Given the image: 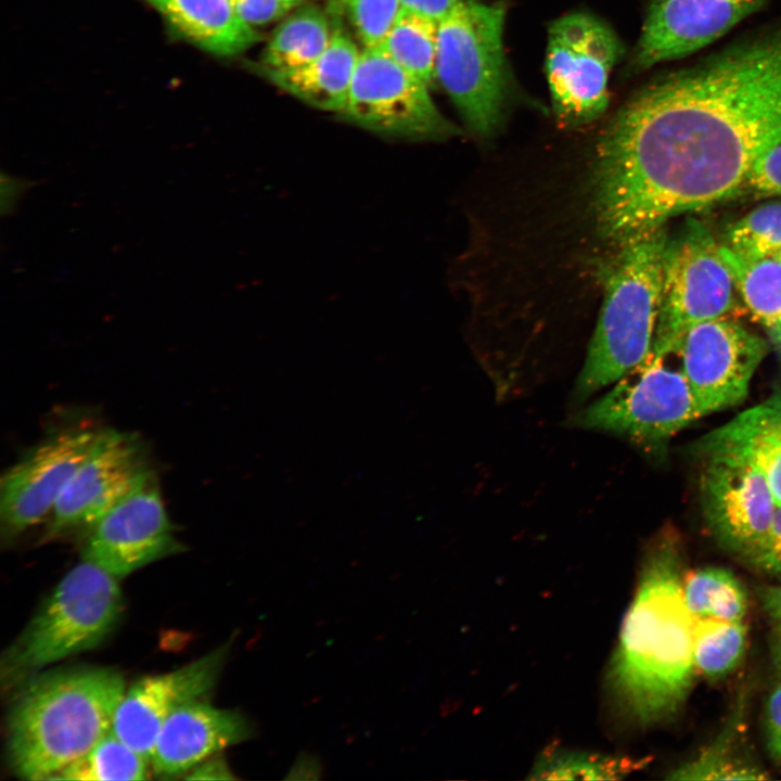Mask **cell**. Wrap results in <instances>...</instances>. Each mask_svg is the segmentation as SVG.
<instances>
[{
  "instance_id": "6da1fadb",
  "label": "cell",
  "mask_w": 781,
  "mask_h": 781,
  "mask_svg": "<svg viewBox=\"0 0 781 781\" xmlns=\"http://www.w3.org/2000/svg\"><path fill=\"white\" fill-rule=\"evenodd\" d=\"M670 175L706 195L739 190L781 144V18L635 94Z\"/></svg>"
},
{
  "instance_id": "7a4b0ae2",
  "label": "cell",
  "mask_w": 781,
  "mask_h": 781,
  "mask_svg": "<svg viewBox=\"0 0 781 781\" xmlns=\"http://www.w3.org/2000/svg\"><path fill=\"white\" fill-rule=\"evenodd\" d=\"M681 564L674 537L664 534L653 541L612 664L613 691L642 725L675 714L693 680L695 618L684 600Z\"/></svg>"
},
{
  "instance_id": "3957f363",
  "label": "cell",
  "mask_w": 781,
  "mask_h": 781,
  "mask_svg": "<svg viewBox=\"0 0 781 781\" xmlns=\"http://www.w3.org/2000/svg\"><path fill=\"white\" fill-rule=\"evenodd\" d=\"M125 690L123 675L106 667H69L30 678L7 717L12 772L52 780L111 730Z\"/></svg>"
},
{
  "instance_id": "277c9868",
  "label": "cell",
  "mask_w": 781,
  "mask_h": 781,
  "mask_svg": "<svg viewBox=\"0 0 781 781\" xmlns=\"http://www.w3.org/2000/svg\"><path fill=\"white\" fill-rule=\"evenodd\" d=\"M669 239L661 228L610 255L601 270L604 298L575 396L585 400L650 356Z\"/></svg>"
},
{
  "instance_id": "5b68a950",
  "label": "cell",
  "mask_w": 781,
  "mask_h": 781,
  "mask_svg": "<svg viewBox=\"0 0 781 781\" xmlns=\"http://www.w3.org/2000/svg\"><path fill=\"white\" fill-rule=\"evenodd\" d=\"M123 607L118 579L81 560L3 653L2 679L17 682L48 665L95 649L117 625Z\"/></svg>"
},
{
  "instance_id": "8992f818",
  "label": "cell",
  "mask_w": 781,
  "mask_h": 781,
  "mask_svg": "<svg viewBox=\"0 0 781 781\" xmlns=\"http://www.w3.org/2000/svg\"><path fill=\"white\" fill-rule=\"evenodd\" d=\"M504 20L501 1L458 0L438 21L436 79L468 127L483 137L500 125L510 92Z\"/></svg>"
},
{
  "instance_id": "52a82bcc",
  "label": "cell",
  "mask_w": 781,
  "mask_h": 781,
  "mask_svg": "<svg viewBox=\"0 0 781 781\" xmlns=\"http://www.w3.org/2000/svg\"><path fill=\"white\" fill-rule=\"evenodd\" d=\"M667 358L650 354L610 392L581 410L576 424L622 436L645 450L660 449L702 418L680 366L669 367Z\"/></svg>"
},
{
  "instance_id": "ba28073f",
  "label": "cell",
  "mask_w": 781,
  "mask_h": 781,
  "mask_svg": "<svg viewBox=\"0 0 781 781\" xmlns=\"http://www.w3.org/2000/svg\"><path fill=\"white\" fill-rule=\"evenodd\" d=\"M735 291L720 245L703 225L691 222L668 243L651 354L657 357L676 355L691 328L727 317L734 309Z\"/></svg>"
},
{
  "instance_id": "9c48e42d",
  "label": "cell",
  "mask_w": 781,
  "mask_h": 781,
  "mask_svg": "<svg viewBox=\"0 0 781 781\" xmlns=\"http://www.w3.org/2000/svg\"><path fill=\"white\" fill-rule=\"evenodd\" d=\"M623 53L614 30L589 13H569L551 24L546 73L553 111L563 125H585L603 114L610 74Z\"/></svg>"
},
{
  "instance_id": "30bf717a",
  "label": "cell",
  "mask_w": 781,
  "mask_h": 781,
  "mask_svg": "<svg viewBox=\"0 0 781 781\" xmlns=\"http://www.w3.org/2000/svg\"><path fill=\"white\" fill-rule=\"evenodd\" d=\"M345 119L374 133L408 140H437L459 128L437 108L428 86L380 47H364L356 65Z\"/></svg>"
},
{
  "instance_id": "8fae6325",
  "label": "cell",
  "mask_w": 781,
  "mask_h": 781,
  "mask_svg": "<svg viewBox=\"0 0 781 781\" xmlns=\"http://www.w3.org/2000/svg\"><path fill=\"white\" fill-rule=\"evenodd\" d=\"M153 471L144 444L135 434L99 431L92 448L61 492L44 538L86 533Z\"/></svg>"
},
{
  "instance_id": "7c38bea8",
  "label": "cell",
  "mask_w": 781,
  "mask_h": 781,
  "mask_svg": "<svg viewBox=\"0 0 781 781\" xmlns=\"http://www.w3.org/2000/svg\"><path fill=\"white\" fill-rule=\"evenodd\" d=\"M767 342L727 317L691 328L676 355L702 417L740 405Z\"/></svg>"
},
{
  "instance_id": "4fadbf2b",
  "label": "cell",
  "mask_w": 781,
  "mask_h": 781,
  "mask_svg": "<svg viewBox=\"0 0 781 781\" xmlns=\"http://www.w3.org/2000/svg\"><path fill=\"white\" fill-rule=\"evenodd\" d=\"M86 534L81 560L98 565L118 580L183 551L154 472Z\"/></svg>"
},
{
  "instance_id": "5bb4252c",
  "label": "cell",
  "mask_w": 781,
  "mask_h": 781,
  "mask_svg": "<svg viewBox=\"0 0 781 781\" xmlns=\"http://www.w3.org/2000/svg\"><path fill=\"white\" fill-rule=\"evenodd\" d=\"M99 431L68 427L28 451L2 476V533L14 537L49 516L67 482L90 452Z\"/></svg>"
},
{
  "instance_id": "9a60e30c",
  "label": "cell",
  "mask_w": 781,
  "mask_h": 781,
  "mask_svg": "<svg viewBox=\"0 0 781 781\" xmlns=\"http://www.w3.org/2000/svg\"><path fill=\"white\" fill-rule=\"evenodd\" d=\"M704 460L700 491L705 522L724 548L747 559L766 537L778 503L751 465L725 454Z\"/></svg>"
},
{
  "instance_id": "2e32d148",
  "label": "cell",
  "mask_w": 781,
  "mask_h": 781,
  "mask_svg": "<svg viewBox=\"0 0 781 781\" xmlns=\"http://www.w3.org/2000/svg\"><path fill=\"white\" fill-rule=\"evenodd\" d=\"M769 0H651L632 67L688 56L729 33Z\"/></svg>"
},
{
  "instance_id": "e0dca14e",
  "label": "cell",
  "mask_w": 781,
  "mask_h": 781,
  "mask_svg": "<svg viewBox=\"0 0 781 781\" xmlns=\"http://www.w3.org/2000/svg\"><path fill=\"white\" fill-rule=\"evenodd\" d=\"M229 649L230 643H225L175 670L138 679L125 690L111 730L150 763L164 721L215 686Z\"/></svg>"
},
{
  "instance_id": "ac0fdd59",
  "label": "cell",
  "mask_w": 781,
  "mask_h": 781,
  "mask_svg": "<svg viewBox=\"0 0 781 781\" xmlns=\"http://www.w3.org/2000/svg\"><path fill=\"white\" fill-rule=\"evenodd\" d=\"M252 734V724L243 714L196 700L164 721L150 764L156 776L176 777Z\"/></svg>"
},
{
  "instance_id": "d6986e66",
  "label": "cell",
  "mask_w": 781,
  "mask_h": 781,
  "mask_svg": "<svg viewBox=\"0 0 781 781\" xmlns=\"http://www.w3.org/2000/svg\"><path fill=\"white\" fill-rule=\"evenodd\" d=\"M699 451L704 457L730 456L751 465L781 505V389L706 434Z\"/></svg>"
},
{
  "instance_id": "ffe728a7",
  "label": "cell",
  "mask_w": 781,
  "mask_h": 781,
  "mask_svg": "<svg viewBox=\"0 0 781 781\" xmlns=\"http://www.w3.org/2000/svg\"><path fill=\"white\" fill-rule=\"evenodd\" d=\"M360 51L341 29L329 47L309 64L285 72H261L279 88L322 111L342 113L346 106Z\"/></svg>"
},
{
  "instance_id": "44dd1931",
  "label": "cell",
  "mask_w": 781,
  "mask_h": 781,
  "mask_svg": "<svg viewBox=\"0 0 781 781\" xmlns=\"http://www.w3.org/2000/svg\"><path fill=\"white\" fill-rule=\"evenodd\" d=\"M183 36L217 55L240 53L260 37L235 12L231 0H148Z\"/></svg>"
},
{
  "instance_id": "7402d4cb",
  "label": "cell",
  "mask_w": 781,
  "mask_h": 781,
  "mask_svg": "<svg viewBox=\"0 0 781 781\" xmlns=\"http://www.w3.org/2000/svg\"><path fill=\"white\" fill-rule=\"evenodd\" d=\"M720 253L748 312L764 328L781 360V261L773 257L750 260L728 246Z\"/></svg>"
},
{
  "instance_id": "603a6c76",
  "label": "cell",
  "mask_w": 781,
  "mask_h": 781,
  "mask_svg": "<svg viewBox=\"0 0 781 781\" xmlns=\"http://www.w3.org/2000/svg\"><path fill=\"white\" fill-rule=\"evenodd\" d=\"M333 31L319 8L307 5L295 11L273 31L259 69L285 72L309 64L329 47Z\"/></svg>"
},
{
  "instance_id": "cb8c5ba5",
  "label": "cell",
  "mask_w": 781,
  "mask_h": 781,
  "mask_svg": "<svg viewBox=\"0 0 781 781\" xmlns=\"http://www.w3.org/2000/svg\"><path fill=\"white\" fill-rule=\"evenodd\" d=\"M437 29V21L401 8L377 47L430 86L436 79Z\"/></svg>"
},
{
  "instance_id": "d4e9b609",
  "label": "cell",
  "mask_w": 781,
  "mask_h": 781,
  "mask_svg": "<svg viewBox=\"0 0 781 781\" xmlns=\"http://www.w3.org/2000/svg\"><path fill=\"white\" fill-rule=\"evenodd\" d=\"M687 606L695 619L740 622L747 607L746 592L734 574L722 567H704L684 576Z\"/></svg>"
},
{
  "instance_id": "484cf974",
  "label": "cell",
  "mask_w": 781,
  "mask_h": 781,
  "mask_svg": "<svg viewBox=\"0 0 781 781\" xmlns=\"http://www.w3.org/2000/svg\"><path fill=\"white\" fill-rule=\"evenodd\" d=\"M146 764H150L146 758L110 730L52 780H145Z\"/></svg>"
},
{
  "instance_id": "4316f807",
  "label": "cell",
  "mask_w": 781,
  "mask_h": 781,
  "mask_svg": "<svg viewBox=\"0 0 781 781\" xmlns=\"http://www.w3.org/2000/svg\"><path fill=\"white\" fill-rule=\"evenodd\" d=\"M746 629L742 620L695 619L693 658L695 668L709 678L732 670L743 656Z\"/></svg>"
},
{
  "instance_id": "83f0119b",
  "label": "cell",
  "mask_w": 781,
  "mask_h": 781,
  "mask_svg": "<svg viewBox=\"0 0 781 781\" xmlns=\"http://www.w3.org/2000/svg\"><path fill=\"white\" fill-rule=\"evenodd\" d=\"M627 758L599 753L554 748L543 753L532 769L530 779L617 780L635 769Z\"/></svg>"
},
{
  "instance_id": "f1b7e54d",
  "label": "cell",
  "mask_w": 781,
  "mask_h": 781,
  "mask_svg": "<svg viewBox=\"0 0 781 781\" xmlns=\"http://www.w3.org/2000/svg\"><path fill=\"white\" fill-rule=\"evenodd\" d=\"M727 239L726 246L745 259L773 257L781 251V203L753 209L729 228Z\"/></svg>"
},
{
  "instance_id": "f546056e",
  "label": "cell",
  "mask_w": 781,
  "mask_h": 781,
  "mask_svg": "<svg viewBox=\"0 0 781 781\" xmlns=\"http://www.w3.org/2000/svg\"><path fill=\"white\" fill-rule=\"evenodd\" d=\"M732 729L727 728L721 735L706 747L693 760L678 767L669 779L677 780H752L765 776L753 766L733 757L731 750Z\"/></svg>"
},
{
  "instance_id": "4dcf8cb0",
  "label": "cell",
  "mask_w": 781,
  "mask_h": 781,
  "mask_svg": "<svg viewBox=\"0 0 781 781\" xmlns=\"http://www.w3.org/2000/svg\"><path fill=\"white\" fill-rule=\"evenodd\" d=\"M364 47L386 36L402 5L401 0H338Z\"/></svg>"
},
{
  "instance_id": "1f68e13d",
  "label": "cell",
  "mask_w": 781,
  "mask_h": 781,
  "mask_svg": "<svg viewBox=\"0 0 781 781\" xmlns=\"http://www.w3.org/2000/svg\"><path fill=\"white\" fill-rule=\"evenodd\" d=\"M744 185L758 196H781V144L753 165Z\"/></svg>"
},
{
  "instance_id": "d6a6232c",
  "label": "cell",
  "mask_w": 781,
  "mask_h": 781,
  "mask_svg": "<svg viewBox=\"0 0 781 781\" xmlns=\"http://www.w3.org/2000/svg\"><path fill=\"white\" fill-rule=\"evenodd\" d=\"M747 561L766 573L781 577V505L777 507L766 537Z\"/></svg>"
},
{
  "instance_id": "836d02e7",
  "label": "cell",
  "mask_w": 781,
  "mask_h": 781,
  "mask_svg": "<svg viewBox=\"0 0 781 781\" xmlns=\"http://www.w3.org/2000/svg\"><path fill=\"white\" fill-rule=\"evenodd\" d=\"M238 15L249 26L271 23L291 8L285 0H231Z\"/></svg>"
},
{
  "instance_id": "e575fe53",
  "label": "cell",
  "mask_w": 781,
  "mask_h": 781,
  "mask_svg": "<svg viewBox=\"0 0 781 781\" xmlns=\"http://www.w3.org/2000/svg\"><path fill=\"white\" fill-rule=\"evenodd\" d=\"M37 182L22 176H15L10 172H1V216L10 217L14 215L25 194H27Z\"/></svg>"
},
{
  "instance_id": "d590c367",
  "label": "cell",
  "mask_w": 781,
  "mask_h": 781,
  "mask_svg": "<svg viewBox=\"0 0 781 781\" xmlns=\"http://www.w3.org/2000/svg\"><path fill=\"white\" fill-rule=\"evenodd\" d=\"M767 746L777 759H781V683L769 694L766 704Z\"/></svg>"
},
{
  "instance_id": "8d00e7d4",
  "label": "cell",
  "mask_w": 781,
  "mask_h": 781,
  "mask_svg": "<svg viewBox=\"0 0 781 781\" xmlns=\"http://www.w3.org/2000/svg\"><path fill=\"white\" fill-rule=\"evenodd\" d=\"M185 779L191 780H225L233 779L225 760L219 757L207 758L191 769Z\"/></svg>"
},
{
  "instance_id": "74e56055",
  "label": "cell",
  "mask_w": 781,
  "mask_h": 781,
  "mask_svg": "<svg viewBox=\"0 0 781 781\" xmlns=\"http://www.w3.org/2000/svg\"><path fill=\"white\" fill-rule=\"evenodd\" d=\"M458 0H401V5L435 21L444 17Z\"/></svg>"
},
{
  "instance_id": "f35d334b",
  "label": "cell",
  "mask_w": 781,
  "mask_h": 781,
  "mask_svg": "<svg viewBox=\"0 0 781 781\" xmlns=\"http://www.w3.org/2000/svg\"><path fill=\"white\" fill-rule=\"evenodd\" d=\"M758 592L764 610L781 633V586L761 587Z\"/></svg>"
},
{
  "instance_id": "ab89813d",
  "label": "cell",
  "mask_w": 781,
  "mask_h": 781,
  "mask_svg": "<svg viewBox=\"0 0 781 781\" xmlns=\"http://www.w3.org/2000/svg\"><path fill=\"white\" fill-rule=\"evenodd\" d=\"M772 655H773L774 665H776L777 669L779 670V673L781 674V633L779 635L778 639L776 640V642L773 644Z\"/></svg>"
},
{
  "instance_id": "60d3db41",
  "label": "cell",
  "mask_w": 781,
  "mask_h": 781,
  "mask_svg": "<svg viewBox=\"0 0 781 781\" xmlns=\"http://www.w3.org/2000/svg\"><path fill=\"white\" fill-rule=\"evenodd\" d=\"M290 5L294 7L296 3L300 2L302 0H285Z\"/></svg>"
},
{
  "instance_id": "b9f144b4",
  "label": "cell",
  "mask_w": 781,
  "mask_h": 781,
  "mask_svg": "<svg viewBox=\"0 0 781 781\" xmlns=\"http://www.w3.org/2000/svg\"><path fill=\"white\" fill-rule=\"evenodd\" d=\"M773 258H776L777 260L781 261V251H779V252L773 256Z\"/></svg>"
}]
</instances>
